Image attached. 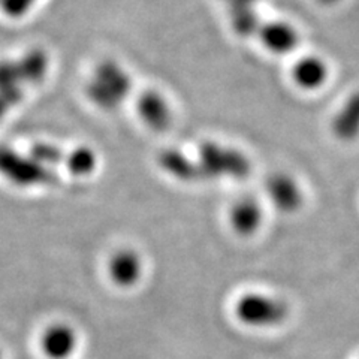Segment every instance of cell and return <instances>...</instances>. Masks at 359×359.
<instances>
[{
    "label": "cell",
    "mask_w": 359,
    "mask_h": 359,
    "mask_svg": "<svg viewBox=\"0 0 359 359\" xmlns=\"http://www.w3.org/2000/svg\"><path fill=\"white\" fill-rule=\"evenodd\" d=\"M66 165L75 175H87L96 168V156L88 149H80L66 157Z\"/></svg>",
    "instance_id": "15"
},
{
    "label": "cell",
    "mask_w": 359,
    "mask_h": 359,
    "mask_svg": "<svg viewBox=\"0 0 359 359\" xmlns=\"http://www.w3.org/2000/svg\"><path fill=\"white\" fill-rule=\"evenodd\" d=\"M0 172L20 186L48 184L54 180V175L33 157L30 161L4 147H0Z\"/></svg>",
    "instance_id": "5"
},
{
    "label": "cell",
    "mask_w": 359,
    "mask_h": 359,
    "mask_svg": "<svg viewBox=\"0 0 359 359\" xmlns=\"http://www.w3.org/2000/svg\"><path fill=\"white\" fill-rule=\"evenodd\" d=\"M141 261L137 253L130 250H121L112 256L109 262L111 278L118 286L128 287L135 285L141 277Z\"/></svg>",
    "instance_id": "13"
},
{
    "label": "cell",
    "mask_w": 359,
    "mask_h": 359,
    "mask_svg": "<svg viewBox=\"0 0 359 359\" xmlns=\"http://www.w3.org/2000/svg\"><path fill=\"white\" fill-rule=\"evenodd\" d=\"M318 2L323 6H334L340 2V0H318Z\"/></svg>",
    "instance_id": "16"
},
{
    "label": "cell",
    "mask_w": 359,
    "mask_h": 359,
    "mask_svg": "<svg viewBox=\"0 0 359 359\" xmlns=\"http://www.w3.org/2000/svg\"><path fill=\"white\" fill-rule=\"evenodd\" d=\"M159 165L162 170L182 182H204L196 161L177 150H165L159 154Z\"/></svg>",
    "instance_id": "12"
},
{
    "label": "cell",
    "mask_w": 359,
    "mask_h": 359,
    "mask_svg": "<svg viewBox=\"0 0 359 359\" xmlns=\"http://www.w3.org/2000/svg\"><path fill=\"white\" fill-rule=\"evenodd\" d=\"M45 66L47 62L41 53L30 54L25 62L0 65V117L9 105H14L21 97V88L25 84L18 83L32 84L38 81L43 75Z\"/></svg>",
    "instance_id": "2"
},
{
    "label": "cell",
    "mask_w": 359,
    "mask_h": 359,
    "mask_svg": "<svg viewBox=\"0 0 359 359\" xmlns=\"http://www.w3.org/2000/svg\"><path fill=\"white\" fill-rule=\"evenodd\" d=\"M257 38L262 47L271 54L286 55L294 53L299 45L301 36L294 25L283 20L266 21L259 27Z\"/></svg>",
    "instance_id": "7"
},
{
    "label": "cell",
    "mask_w": 359,
    "mask_h": 359,
    "mask_svg": "<svg viewBox=\"0 0 359 359\" xmlns=\"http://www.w3.org/2000/svg\"><path fill=\"white\" fill-rule=\"evenodd\" d=\"M266 192L273 204L282 211H295L302 204L299 184L286 174H277L268 180Z\"/></svg>",
    "instance_id": "10"
},
{
    "label": "cell",
    "mask_w": 359,
    "mask_h": 359,
    "mask_svg": "<svg viewBox=\"0 0 359 359\" xmlns=\"http://www.w3.org/2000/svg\"><path fill=\"white\" fill-rule=\"evenodd\" d=\"M290 78L302 92H318L330 78V65L316 54H307L292 65Z\"/></svg>",
    "instance_id": "8"
},
{
    "label": "cell",
    "mask_w": 359,
    "mask_h": 359,
    "mask_svg": "<svg viewBox=\"0 0 359 359\" xmlns=\"http://www.w3.org/2000/svg\"><path fill=\"white\" fill-rule=\"evenodd\" d=\"M130 92V76L114 62L97 66L92 81L88 84V95L93 102L104 109H114L123 104Z\"/></svg>",
    "instance_id": "3"
},
{
    "label": "cell",
    "mask_w": 359,
    "mask_h": 359,
    "mask_svg": "<svg viewBox=\"0 0 359 359\" xmlns=\"http://www.w3.org/2000/svg\"><path fill=\"white\" fill-rule=\"evenodd\" d=\"M237 318L252 327H274L283 322L287 310L282 301L259 294H249L238 299L235 304Z\"/></svg>",
    "instance_id": "4"
},
{
    "label": "cell",
    "mask_w": 359,
    "mask_h": 359,
    "mask_svg": "<svg viewBox=\"0 0 359 359\" xmlns=\"http://www.w3.org/2000/svg\"><path fill=\"white\" fill-rule=\"evenodd\" d=\"M262 211L253 199H241L231 210V223L241 235H250L259 228Z\"/></svg>",
    "instance_id": "14"
},
{
    "label": "cell",
    "mask_w": 359,
    "mask_h": 359,
    "mask_svg": "<svg viewBox=\"0 0 359 359\" xmlns=\"http://www.w3.org/2000/svg\"><path fill=\"white\" fill-rule=\"evenodd\" d=\"M331 132L334 137L351 142L359 137V90L344 99L331 120Z\"/></svg>",
    "instance_id": "9"
},
{
    "label": "cell",
    "mask_w": 359,
    "mask_h": 359,
    "mask_svg": "<svg viewBox=\"0 0 359 359\" xmlns=\"http://www.w3.org/2000/svg\"><path fill=\"white\" fill-rule=\"evenodd\" d=\"M198 165L202 178H244L250 172V162L247 157L228 145L217 142H205L199 149Z\"/></svg>",
    "instance_id": "1"
},
{
    "label": "cell",
    "mask_w": 359,
    "mask_h": 359,
    "mask_svg": "<svg viewBox=\"0 0 359 359\" xmlns=\"http://www.w3.org/2000/svg\"><path fill=\"white\" fill-rule=\"evenodd\" d=\"M0 359H2V352H0Z\"/></svg>",
    "instance_id": "17"
},
{
    "label": "cell",
    "mask_w": 359,
    "mask_h": 359,
    "mask_svg": "<svg viewBox=\"0 0 359 359\" xmlns=\"http://www.w3.org/2000/svg\"><path fill=\"white\" fill-rule=\"evenodd\" d=\"M137 112L144 125L154 132H165L174 118L170 100L157 90H145L140 95Z\"/></svg>",
    "instance_id": "6"
},
{
    "label": "cell",
    "mask_w": 359,
    "mask_h": 359,
    "mask_svg": "<svg viewBox=\"0 0 359 359\" xmlns=\"http://www.w3.org/2000/svg\"><path fill=\"white\" fill-rule=\"evenodd\" d=\"M76 346V335L67 325H54L42 337V351L50 359L69 358Z\"/></svg>",
    "instance_id": "11"
}]
</instances>
